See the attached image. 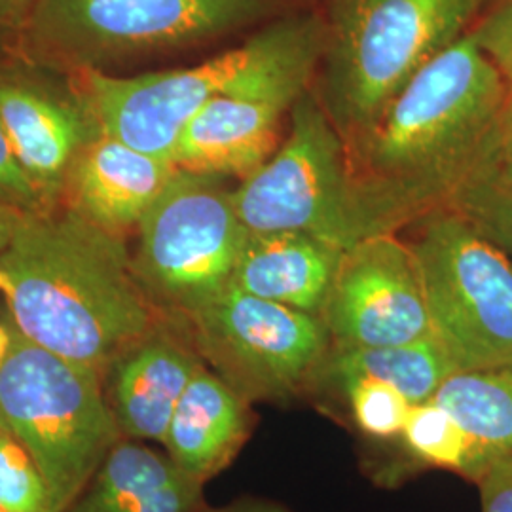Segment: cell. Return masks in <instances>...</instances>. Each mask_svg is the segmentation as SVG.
<instances>
[{"mask_svg": "<svg viewBox=\"0 0 512 512\" xmlns=\"http://www.w3.org/2000/svg\"><path fill=\"white\" fill-rule=\"evenodd\" d=\"M14 50V33L0 27V57Z\"/></svg>", "mask_w": 512, "mask_h": 512, "instance_id": "cell-33", "label": "cell"}, {"mask_svg": "<svg viewBox=\"0 0 512 512\" xmlns=\"http://www.w3.org/2000/svg\"><path fill=\"white\" fill-rule=\"evenodd\" d=\"M484 446L512 454V368L458 370L433 397Z\"/></svg>", "mask_w": 512, "mask_h": 512, "instance_id": "cell-20", "label": "cell"}, {"mask_svg": "<svg viewBox=\"0 0 512 512\" xmlns=\"http://www.w3.org/2000/svg\"><path fill=\"white\" fill-rule=\"evenodd\" d=\"M458 368L435 334L420 340L384 348L338 349L330 353L323 378H374L395 387L410 404L435 397Z\"/></svg>", "mask_w": 512, "mask_h": 512, "instance_id": "cell-19", "label": "cell"}, {"mask_svg": "<svg viewBox=\"0 0 512 512\" xmlns=\"http://www.w3.org/2000/svg\"><path fill=\"white\" fill-rule=\"evenodd\" d=\"M0 512H6V511H4V509H2V507H0Z\"/></svg>", "mask_w": 512, "mask_h": 512, "instance_id": "cell-35", "label": "cell"}, {"mask_svg": "<svg viewBox=\"0 0 512 512\" xmlns=\"http://www.w3.org/2000/svg\"><path fill=\"white\" fill-rule=\"evenodd\" d=\"M190 512H293L287 509L285 505L272 501V499H264V497H241L238 501L217 507V509H209V507H198Z\"/></svg>", "mask_w": 512, "mask_h": 512, "instance_id": "cell-29", "label": "cell"}, {"mask_svg": "<svg viewBox=\"0 0 512 512\" xmlns=\"http://www.w3.org/2000/svg\"><path fill=\"white\" fill-rule=\"evenodd\" d=\"M512 260V190L467 188L452 203Z\"/></svg>", "mask_w": 512, "mask_h": 512, "instance_id": "cell-24", "label": "cell"}, {"mask_svg": "<svg viewBox=\"0 0 512 512\" xmlns=\"http://www.w3.org/2000/svg\"><path fill=\"white\" fill-rule=\"evenodd\" d=\"M289 12L256 27L255 33L236 48L190 69L137 76H73L86 93L103 135L173 164L186 124L274 50L285 33Z\"/></svg>", "mask_w": 512, "mask_h": 512, "instance_id": "cell-11", "label": "cell"}, {"mask_svg": "<svg viewBox=\"0 0 512 512\" xmlns=\"http://www.w3.org/2000/svg\"><path fill=\"white\" fill-rule=\"evenodd\" d=\"M401 440L421 465L452 471L475 484L499 454L473 439L433 399L410 406Z\"/></svg>", "mask_w": 512, "mask_h": 512, "instance_id": "cell-21", "label": "cell"}, {"mask_svg": "<svg viewBox=\"0 0 512 512\" xmlns=\"http://www.w3.org/2000/svg\"><path fill=\"white\" fill-rule=\"evenodd\" d=\"M0 122L44 209L59 207L76 158L101 135L76 76L10 50L0 57Z\"/></svg>", "mask_w": 512, "mask_h": 512, "instance_id": "cell-13", "label": "cell"}, {"mask_svg": "<svg viewBox=\"0 0 512 512\" xmlns=\"http://www.w3.org/2000/svg\"><path fill=\"white\" fill-rule=\"evenodd\" d=\"M21 215L23 213L18 209H12V207L0 203V251L10 243L14 228L18 224V220L21 219Z\"/></svg>", "mask_w": 512, "mask_h": 512, "instance_id": "cell-31", "label": "cell"}, {"mask_svg": "<svg viewBox=\"0 0 512 512\" xmlns=\"http://www.w3.org/2000/svg\"><path fill=\"white\" fill-rule=\"evenodd\" d=\"M37 0H0V27L18 33Z\"/></svg>", "mask_w": 512, "mask_h": 512, "instance_id": "cell-30", "label": "cell"}, {"mask_svg": "<svg viewBox=\"0 0 512 512\" xmlns=\"http://www.w3.org/2000/svg\"><path fill=\"white\" fill-rule=\"evenodd\" d=\"M289 135L234 188L247 234L300 232L340 249L355 241L348 148L313 88L289 112Z\"/></svg>", "mask_w": 512, "mask_h": 512, "instance_id": "cell-10", "label": "cell"}, {"mask_svg": "<svg viewBox=\"0 0 512 512\" xmlns=\"http://www.w3.org/2000/svg\"><path fill=\"white\" fill-rule=\"evenodd\" d=\"M494 188V190H512V97L505 109L501 112V118L495 126L492 141L482 158V162L476 169L475 177L467 188ZM459 198V196H458Z\"/></svg>", "mask_w": 512, "mask_h": 512, "instance_id": "cell-26", "label": "cell"}, {"mask_svg": "<svg viewBox=\"0 0 512 512\" xmlns=\"http://www.w3.org/2000/svg\"><path fill=\"white\" fill-rule=\"evenodd\" d=\"M0 366V423L29 450L46 480L50 512H63L124 439L103 376L29 340L10 315Z\"/></svg>", "mask_w": 512, "mask_h": 512, "instance_id": "cell-5", "label": "cell"}, {"mask_svg": "<svg viewBox=\"0 0 512 512\" xmlns=\"http://www.w3.org/2000/svg\"><path fill=\"white\" fill-rule=\"evenodd\" d=\"M294 0H37L18 54L61 73H105L260 27Z\"/></svg>", "mask_w": 512, "mask_h": 512, "instance_id": "cell-4", "label": "cell"}, {"mask_svg": "<svg viewBox=\"0 0 512 512\" xmlns=\"http://www.w3.org/2000/svg\"><path fill=\"white\" fill-rule=\"evenodd\" d=\"M203 363L249 403H289L321 382L332 353L319 315L236 287L186 321Z\"/></svg>", "mask_w": 512, "mask_h": 512, "instance_id": "cell-9", "label": "cell"}, {"mask_svg": "<svg viewBox=\"0 0 512 512\" xmlns=\"http://www.w3.org/2000/svg\"><path fill=\"white\" fill-rule=\"evenodd\" d=\"M0 507L6 512H50V495L37 461L2 423Z\"/></svg>", "mask_w": 512, "mask_h": 512, "instance_id": "cell-23", "label": "cell"}, {"mask_svg": "<svg viewBox=\"0 0 512 512\" xmlns=\"http://www.w3.org/2000/svg\"><path fill=\"white\" fill-rule=\"evenodd\" d=\"M202 505L200 480L167 454L124 437L63 512H190Z\"/></svg>", "mask_w": 512, "mask_h": 512, "instance_id": "cell-18", "label": "cell"}, {"mask_svg": "<svg viewBox=\"0 0 512 512\" xmlns=\"http://www.w3.org/2000/svg\"><path fill=\"white\" fill-rule=\"evenodd\" d=\"M482 0H323L315 93L348 145L437 55L465 37Z\"/></svg>", "mask_w": 512, "mask_h": 512, "instance_id": "cell-3", "label": "cell"}, {"mask_svg": "<svg viewBox=\"0 0 512 512\" xmlns=\"http://www.w3.org/2000/svg\"><path fill=\"white\" fill-rule=\"evenodd\" d=\"M255 423L253 404L203 365L175 408L165 454L186 475L205 484L238 458Z\"/></svg>", "mask_w": 512, "mask_h": 512, "instance_id": "cell-16", "label": "cell"}, {"mask_svg": "<svg viewBox=\"0 0 512 512\" xmlns=\"http://www.w3.org/2000/svg\"><path fill=\"white\" fill-rule=\"evenodd\" d=\"M507 74L512 71V0H482L467 33Z\"/></svg>", "mask_w": 512, "mask_h": 512, "instance_id": "cell-25", "label": "cell"}, {"mask_svg": "<svg viewBox=\"0 0 512 512\" xmlns=\"http://www.w3.org/2000/svg\"><path fill=\"white\" fill-rule=\"evenodd\" d=\"M346 399L353 423L370 439L395 440L403 437L410 406L403 395L374 378H346L338 382Z\"/></svg>", "mask_w": 512, "mask_h": 512, "instance_id": "cell-22", "label": "cell"}, {"mask_svg": "<svg viewBox=\"0 0 512 512\" xmlns=\"http://www.w3.org/2000/svg\"><path fill=\"white\" fill-rule=\"evenodd\" d=\"M133 272L148 302L186 321L232 283L247 238L222 177L177 171L137 226Z\"/></svg>", "mask_w": 512, "mask_h": 512, "instance_id": "cell-8", "label": "cell"}, {"mask_svg": "<svg viewBox=\"0 0 512 512\" xmlns=\"http://www.w3.org/2000/svg\"><path fill=\"white\" fill-rule=\"evenodd\" d=\"M0 203L21 213L46 211L0 122Z\"/></svg>", "mask_w": 512, "mask_h": 512, "instance_id": "cell-27", "label": "cell"}, {"mask_svg": "<svg viewBox=\"0 0 512 512\" xmlns=\"http://www.w3.org/2000/svg\"><path fill=\"white\" fill-rule=\"evenodd\" d=\"M412 228L433 332L456 368H512L511 258L454 207Z\"/></svg>", "mask_w": 512, "mask_h": 512, "instance_id": "cell-6", "label": "cell"}, {"mask_svg": "<svg viewBox=\"0 0 512 512\" xmlns=\"http://www.w3.org/2000/svg\"><path fill=\"white\" fill-rule=\"evenodd\" d=\"M177 171L175 164L101 133L76 158L61 205L124 238L139 226Z\"/></svg>", "mask_w": 512, "mask_h": 512, "instance_id": "cell-15", "label": "cell"}, {"mask_svg": "<svg viewBox=\"0 0 512 512\" xmlns=\"http://www.w3.org/2000/svg\"><path fill=\"white\" fill-rule=\"evenodd\" d=\"M0 291L29 340L101 376L162 317L137 283L124 238L65 205L21 215L0 251Z\"/></svg>", "mask_w": 512, "mask_h": 512, "instance_id": "cell-2", "label": "cell"}, {"mask_svg": "<svg viewBox=\"0 0 512 512\" xmlns=\"http://www.w3.org/2000/svg\"><path fill=\"white\" fill-rule=\"evenodd\" d=\"M476 486L482 512H512V454H497Z\"/></svg>", "mask_w": 512, "mask_h": 512, "instance_id": "cell-28", "label": "cell"}, {"mask_svg": "<svg viewBox=\"0 0 512 512\" xmlns=\"http://www.w3.org/2000/svg\"><path fill=\"white\" fill-rule=\"evenodd\" d=\"M203 365L188 325L162 315L103 374L105 395L122 435L164 446L184 389Z\"/></svg>", "mask_w": 512, "mask_h": 512, "instance_id": "cell-14", "label": "cell"}, {"mask_svg": "<svg viewBox=\"0 0 512 512\" xmlns=\"http://www.w3.org/2000/svg\"><path fill=\"white\" fill-rule=\"evenodd\" d=\"M507 82H509V95L512 97V71L507 74Z\"/></svg>", "mask_w": 512, "mask_h": 512, "instance_id": "cell-34", "label": "cell"}, {"mask_svg": "<svg viewBox=\"0 0 512 512\" xmlns=\"http://www.w3.org/2000/svg\"><path fill=\"white\" fill-rule=\"evenodd\" d=\"M321 319L334 351L399 346L435 334L410 243L397 234L355 241L340 258Z\"/></svg>", "mask_w": 512, "mask_h": 512, "instance_id": "cell-12", "label": "cell"}, {"mask_svg": "<svg viewBox=\"0 0 512 512\" xmlns=\"http://www.w3.org/2000/svg\"><path fill=\"white\" fill-rule=\"evenodd\" d=\"M8 349H10V330L2 321L0 323V366H2L6 355H8Z\"/></svg>", "mask_w": 512, "mask_h": 512, "instance_id": "cell-32", "label": "cell"}, {"mask_svg": "<svg viewBox=\"0 0 512 512\" xmlns=\"http://www.w3.org/2000/svg\"><path fill=\"white\" fill-rule=\"evenodd\" d=\"M323 48L321 12L293 8L274 50L186 124L175 167L222 179L249 177L279 147L283 116L315 82Z\"/></svg>", "mask_w": 512, "mask_h": 512, "instance_id": "cell-7", "label": "cell"}, {"mask_svg": "<svg viewBox=\"0 0 512 512\" xmlns=\"http://www.w3.org/2000/svg\"><path fill=\"white\" fill-rule=\"evenodd\" d=\"M342 255L344 249L300 232L247 234L230 285L321 317Z\"/></svg>", "mask_w": 512, "mask_h": 512, "instance_id": "cell-17", "label": "cell"}, {"mask_svg": "<svg viewBox=\"0 0 512 512\" xmlns=\"http://www.w3.org/2000/svg\"><path fill=\"white\" fill-rule=\"evenodd\" d=\"M509 101L503 71L469 35L429 61L348 148L357 241L399 234L471 183Z\"/></svg>", "mask_w": 512, "mask_h": 512, "instance_id": "cell-1", "label": "cell"}]
</instances>
